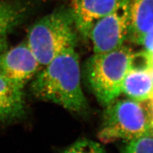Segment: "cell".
Here are the masks:
<instances>
[{"mask_svg": "<svg viewBox=\"0 0 153 153\" xmlns=\"http://www.w3.org/2000/svg\"><path fill=\"white\" fill-rule=\"evenodd\" d=\"M75 47L67 48L45 65L33 79L31 91L38 99L82 114L88 106L80 85L79 60Z\"/></svg>", "mask_w": 153, "mask_h": 153, "instance_id": "1", "label": "cell"}, {"mask_svg": "<svg viewBox=\"0 0 153 153\" xmlns=\"http://www.w3.org/2000/svg\"><path fill=\"white\" fill-rule=\"evenodd\" d=\"M106 107L98 134L101 142L111 143L153 137L150 99L142 102L130 98L115 100Z\"/></svg>", "mask_w": 153, "mask_h": 153, "instance_id": "2", "label": "cell"}, {"mask_svg": "<svg viewBox=\"0 0 153 153\" xmlns=\"http://www.w3.org/2000/svg\"><path fill=\"white\" fill-rule=\"evenodd\" d=\"M133 54L130 48L123 45L111 51L94 53L86 63L85 74L88 84L103 106H107L122 93Z\"/></svg>", "mask_w": 153, "mask_h": 153, "instance_id": "3", "label": "cell"}, {"mask_svg": "<svg viewBox=\"0 0 153 153\" xmlns=\"http://www.w3.org/2000/svg\"><path fill=\"white\" fill-rule=\"evenodd\" d=\"M76 29L69 9L57 8L29 31L26 42L40 65L45 66L70 47H76Z\"/></svg>", "mask_w": 153, "mask_h": 153, "instance_id": "4", "label": "cell"}, {"mask_svg": "<svg viewBox=\"0 0 153 153\" xmlns=\"http://www.w3.org/2000/svg\"><path fill=\"white\" fill-rule=\"evenodd\" d=\"M130 0H117L114 8L95 24L89 38L94 53L116 49L128 39L130 22Z\"/></svg>", "mask_w": 153, "mask_h": 153, "instance_id": "5", "label": "cell"}, {"mask_svg": "<svg viewBox=\"0 0 153 153\" xmlns=\"http://www.w3.org/2000/svg\"><path fill=\"white\" fill-rule=\"evenodd\" d=\"M40 66L26 41L0 54V75L25 84L36 75Z\"/></svg>", "mask_w": 153, "mask_h": 153, "instance_id": "6", "label": "cell"}, {"mask_svg": "<svg viewBox=\"0 0 153 153\" xmlns=\"http://www.w3.org/2000/svg\"><path fill=\"white\" fill-rule=\"evenodd\" d=\"M117 0H71L70 12L76 31L89 38L96 23L114 8Z\"/></svg>", "mask_w": 153, "mask_h": 153, "instance_id": "7", "label": "cell"}, {"mask_svg": "<svg viewBox=\"0 0 153 153\" xmlns=\"http://www.w3.org/2000/svg\"><path fill=\"white\" fill-rule=\"evenodd\" d=\"M25 83L0 75V122L21 118L26 112Z\"/></svg>", "mask_w": 153, "mask_h": 153, "instance_id": "8", "label": "cell"}, {"mask_svg": "<svg viewBox=\"0 0 153 153\" xmlns=\"http://www.w3.org/2000/svg\"><path fill=\"white\" fill-rule=\"evenodd\" d=\"M31 0H0V52L7 49V37L31 10Z\"/></svg>", "mask_w": 153, "mask_h": 153, "instance_id": "9", "label": "cell"}, {"mask_svg": "<svg viewBox=\"0 0 153 153\" xmlns=\"http://www.w3.org/2000/svg\"><path fill=\"white\" fill-rule=\"evenodd\" d=\"M152 28L153 0H130L128 39L142 45Z\"/></svg>", "mask_w": 153, "mask_h": 153, "instance_id": "10", "label": "cell"}, {"mask_svg": "<svg viewBox=\"0 0 153 153\" xmlns=\"http://www.w3.org/2000/svg\"><path fill=\"white\" fill-rule=\"evenodd\" d=\"M122 93L136 101H146L153 95L152 70H130L124 79Z\"/></svg>", "mask_w": 153, "mask_h": 153, "instance_id": "11", "label": "cell"}, {"mask_svg": "<svg viewBox=\"0 0 153 153\" xmlns=\"http://www.w3.org/2000/svg\"><path fill=\"white\" fill-rule=\"evenodd\" d=\"M121 153H153V137L146 136L129 140Z\"/></svg>", "mask_w": 153, "mask_h": 153, "instance_id": "12", "label": "cell"}, {"mask_svg": "<svg viewBox=\"0 0 153 153\" xmlns=\"http://www.w3.org/2000/svg\"><path fill=\"white\" fill-rule=\"evenodd\" d=\"M61 153H106L100 143L93 140L82 139L75 142Z\"/></svg>", "mask_w": 153, "mask_h": 153, "instance_id": "13", "label": "cell"}, {"mask_svg": "<svg viewBox=\"0 0 153 153\" xmlns=\"http://www.w3.org/2000/svg\"><path fill=\"white\" fill-rule=\"evenodd\" d=\"M130 69L135 70H152L153 59L150 52L141 51L133 54L131 59Z\"/></svg>", "mask_w": 153, "mask_h": 153, "instance_id": "14", "label": "cell"}, {"mask_svg": "<svg viewBox=\"0 0 153 153\" xmlns=\"http://www.w3.org/2000/svg\"><path fill=\"white\" fill-rule=\"evenodd\" d=\"M142 45L144 46L146 51L153 53V28L146 35Z\"/></svg>", "mask_w": 153, "mask_h": 153, "instance_id": "15", "label": "cell"}, {"mask_svg": "<svg viewBox=\"0 0 153 153\" xmlns=\"http://www.w3.org/2000/svg\"><path fill=\"white\" fill-rule=\"evenodd\" d=\"M151 105V109H152V126H153V96L150 99Z\"/></svg>", "mask_w": 153, "mask_h": 153, "instance_id": "16", "label": "cell"}, {"mask_svg": "<svg viewBox=\"0 0 153 153\" xmlns=\"http://www.w3.org/2000/svg\"><path fill=\"white\" fill-rule=\"evenodd\" d=\"M152 78H153V70H152ZM153 96V95H152Z\"/></svg>", "mask_w": 153, "mask_h": 153, "instance_id": "17", "label": "cell"}]
</instances>
